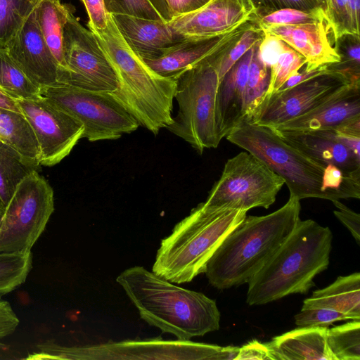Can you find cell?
Here are the masks:
<instances>
[{
	"instance_id": "10",
	"label": "cell",
	"mask_w": 360,
	"mask_h": 360,
	"mask_svg": "<svg viewBox=\"0 0 360 360\" xmlns=\"http://www.w3.org/2000/svg\"><path fill=\"white\" fill-rule=\"evenodd\" d=\"M54 211L53 191L34 170L17 186L0 217V252L31 250Z\"/></svg>"
},
{
	"instance_id": "25",
	"label": "cell",
	"mask_w": 360,
	"mask_h": 360,
	"mask_svg": "<svg viewBox=\"0 0 360 360\" xmlns=\"http://www.w3.org/2000/svg\"><path fill=\"white\" fill-rule=\"evenodd\" d=\"M0 141L39 167L40 153L34 133L22 113L0 108Z\"/></svg>"
},
{
	"instance_id": "44",
	"label": "cell",
	"mask_w": 360,
	"mask_h": 360,
	"mask_svg": "<svg viewBox=\"0 0 360 360\" xmlns=\"http://www.w3.org/2000/svg\"><path fill=\"white\" fill-rule=\"evenodd\" d=\"M172 18L193 12L211 0H166Z\"/></svg>"
},
{
	"instance_id": "43",
	"label": "cell",
	"mask_w": 360,
	"mask_h": 360,
	"mask_svg": "<svg viewBox=\"0 0 360 360\" xmlns=\"http://www.w3.org/2000/svg\"><path fill=\"white\" fill-rule=\"evenodd\" d=\"M257 359L274 360L267 344L252 340L239 348L235 360Z\"/></svg>"
},
{
	"instance_id": "39",
	"label": "cell",
	"mask_w": 360,
	"mask_h": 360,
	"mask_svg": "<svg viewBox=\"0 0 360 360\" xmlns=\"http://www.w3.org/2000/svg\"><path fill=\"white\" fill-rule=\"evenodd\" d=\"M88 17V26L90 30H103L107 27L109 13L107 11L104 0H82Z\"/></svg>"
},
{
	"instance_id": "20",
	"label": "cell",
	"mask_w": 360,
	"mask_h": 360,
	"mask_svg": "<svg viewBox=\"0 0 360 360\" xmlns=\"http://www.w3.org/2000/svg\"><path fill=\"white\" fill-rule=\"evenodd\" d=\"M111 16L125 41L141 58L158 56L184 38L164 20L124 14Z\"/></svg>"
},
{
	"instance_id": "21",
	"label": "cell",
	"mask_w": 360,
	"mask_h": 360,
	"mask_svg": "<svg viewBox=\"0 0 360 360\" xmlns=\"http://www.w3.org/2000/svg\"><path fill=\"white\" fill-rule=\"evenodd\" d=\"M208 37H185L165 49L158 56L141 58L158 75L174 79L178 75L214 51L233 33Z\"/></svg>"
},
{
	"instance_id": "47",
	"label": "cell",
	"mask_w": 360,
	"mask_h": 360,
	"mask_svg": "<svg viewBox=\"0 0 360 360\" xmlns=\"http://www.w3.org/2000/svg\"><path fill=\"white\" fill-rule=\"evenodd\" d=\"M316 1L326 15V13L327 11V7H328V0H316Z\"/></svg>"
},
{
	"instance_id": "2",
	"label": "cell",
	"mask_w": 360,
	"mask_h": 360,
	"mask_svg": "<svg viewBox=\"0 0 360 360\" xmlns=\"http://www.w3.org/2000/svg\"><path fill=\"white\" fill-rule=\"evenodd\" d=\"M300 201L290 196L271 214L246 215L209 259L205 274L210 284L223 290L248 283L296 227L300 220Z\"/></svg>"
},
{
	"instance_id": "42",
	"label": "cell",
	"mask_w": 360,
	"mask_h": 360,
	"mask_svg": "<svg viewBox=\"0 0 360 360\" xmlns=\"http://www.w3.org/2000/svg\"><path fill=\"white\" fill-rule=\"evenodd\" d=\"M19 323L20 320L10 303L0 298V340L13 334Z\"/></svg>"
},
{
	"instance_id": "8",
	"label": "cell",
	"mask_w": 360,
	"mask_h": 360,
	"mask_svg": "<svg viewBox=\"0 0 360 360\" xmlns=\"http://www.w3.org/2000/svg\"><path fill=\"white\" fill-rule=\"evenodd\" d=\"M37 347L38 359H224L222 347L181 340H124L83 347L49 341Z\"/></svg>"
},
{
	"instance_id": "37",
	"label": "cell",
	"mask_w": 360,
	"mask_h": 360,
	"mask_svg": "<svg viewBox=\"0 0 360 360\" xmlns=\"http://www.w3.org/2000/svg\"><path fill=\"white\" fill-rule=\"evenodd\" d=\"M104 3L107 11L111 14L164 20L150 0H104Z\"/></svg>"
},
{
	"instance_id": "13",
	"label": "cell",
	"mask_w": 360,
	"mask_h": 360,
	"mask_svg": "<svg viewBox=\"0 0 360 360\" xmlns=\"http://www.w3.org/2000/svg\"><path fill=\"white\" fill-rule=\"evenodd\" d=\"M18 101L36 136L40 165L59 163L82 138L83 125L41 95Z\"/></svg>"
},
{
	"instance_id": "7",
	"label": "cell",
	"mask_w": 360,
	"mask_h": 360,
	"mask_svg": "<svg viewBox=\"0 0 360 360\" xmlns=\"http://www.w3.org/2000/svg\"><path fill=\"white\" fill-rule=\"evenodd\" d=\"M174 98L179 110L167 127L199 153L217 148L216 99L219 84L217 70L209 55L175 78Z\"/></svg>"
},
{
	"instance_id": "15",
	"label": "cell",
	"mask_w": 360,
	"mask_h": 360,
	"mask_svg": "<svg viewBox=\"0 0 360 360\" xmlns=\"http://www.w3.org/2000/svg\"><path fill=\"white\" fill-rule=\"evenodd\" d=\"M4 48L35 85L43 88L58 84L60 67L40 32L35 9Z\"/></svg>"
},
{
	"instance_id": "11",
	"label": "cell",
	"mask_w": 360,
	"mask_h": 360,
	"mask_svg": "<svg viewBox=\"0 0 360 360\" xmlns=\"http://www.w3.org/2000/svg\"><path fill=\"white\" fill-rule=\"evenodd\" d=\"M284 184V180L261 160L248 151L240 152L226 161L203 202L247 211L254 207L268 209Z\"/></svg>"
},
{
	"instance_id": "38",
	"label": "cell",
	"mask_w": 360,
	"mask_h": 360,
	"mask_svg": "<svg viewBox=\"0 0 360 360\" xmlns=\"http://www.w3.org/2000/svg\"><path fill=\"white\" fill-rule=\"evenodd\" d=\"M294 318L295 323L299 328H328L337 321L353 320L350 316L346 314L326 308L302 309Z\"/></svg>"
},
{
	"instance_id": "41",
	"label": "cell",
	"mask_w": 360,
	"mask_h": 360,
	"mask_svg": "<svg viewBox=\"0 0 360 360\" xmlns=\"http://www.w3.org/2000/svg\"><path fill=\"white\" fill-rule=\"evenodd\" d=\"M337 207L333 213L335 217L347 228L356 242L360 244V214L354 212L339 200L332 201Z\"/></svg>"
},
{
	"instance_id": "29",
	"label": "cell",
	"mask_w": 360,
	"mask_h": 360,
	"mask_svg": "<svg viewBox=\"0 0 360 360\" xmlns=\"http://www.w3.org/2000/svg\"><path fill=\"white\" fill-rule=\"evenodd\" d=\"M32 267L31 250L0 252V297L24 283Z\"/></svg>"
},
{
	"instance_id": "35",
	"label": "cell",
	"mask_w": 360,
	"mask_h": 360,
	"mask_svg": "<svg viewBox=\"0 0 360 360\" xmlns=\"http://www.w3.org/2000/svg\"><path fill=\"white\" fill-rule=\"evenodd\" d=\"M334 46L340 60L328 65L332 71L341 72L352 82H360V36L347 33L337 38Z\"/></svg>"
},
{
	"instance_id": "40",
	"label": "cell",
	"mask_w": 360,
	"mask_h": 360,
	"mask_svg": "<svg viewBox=\"0 0 360 360\" xmlns=\"http://www.w3.org/2000/svg\"><path fill=\"white\" fill-rule=\"evenodd\" d=\"M255 9L262 11L292 8L313 10L321 8L316 0H251Z\"/></svg>"
},
{
	"instance_id": "24",
	"label": "cell",
	"mask_w": 360,
	"mask_h": 360,
	"mask_svg": "<svg viewBox=\"0 0 360 360\" xmlns=\"http://www.w3.org/2000/svg\"><path fill=\"white\" fill-rule=\"evenodd\" d=\"M326 308L360 319V274L341 276L330 285L314 291L302 309Z\"/></svg>"
},
{
	"instance_id": "14",
	"label": "cell",
	"mask_w": 360,
	"mask_h": 360,
	"mask_svg": "<svg viewBox=\"0 0 360 360\" xmlns=\"http://www.w3.org/2000/svg\"><path fill=\"white\" fill-rule=\"evenodd\" d=\"M350 82H354L331 70L264 97L252 115L245 117L257 125L274 128L311 110Z\"/></svg>"
},
{
	"instance_id": "1",
	"label": "cell",
	"mask_w": 360,
	"mask_h": 360,
	"mask_svg": "<svg viewBox=\"0 0 360 360\" xmlns=\"http://www.w3.org/2000/svg\"><path fill=\"white\" fill-rule=\"evenodd\" d=\"M116 281L143 321L178 340H190L219 329L216 302L202 292L175 285L141 266L125 269Z\"/></svg>"
},
{
	"instance_id": "27",
	"label": "cell",
	"mask_w": 360,
	"mask_h": 360,
	"mask_svg": "<svg viewBox=\"0 0 360 360\" xmlns=\"http://www.w3.org/2000/svg\"><path fill=\"white\" fill-rule=\"evenodd\" d=\"M39 168L0 141V200L6 205L19 183Z\"/></svg>"
},
{
	"instance_id": "30",
	"label": "cell",
	"mask_w": 360,
	"mask_h": 360,
	"mask_svg": "<svg viewBox=\"0 0 360 360\" xmlns=\"http://www.w3.org/2000/svg\"><path fill=\"white\" fill-rule=\"evenodd\" d=\"M250 19L262 30L271 26L298 25L327 20L321 8L313 10H300L292 8L271 11L255 9Z\"/></svg>"
},
{
	"instance_id": "18",
	"label": "cell",
	"mask_w": 360,
	"mask_h": 360,
	"mask_svg": "<svg viewBox=\"0 0 360 360\" xmlns=\"http://www.w3.org/2000/svg\"><path fill=\"white\" fill-rule=\"evenodd\" d=\"M360 116V82H350L306 113L274 128L275 131L304 132L335 127Z\"/></svg>"
},
{
	"instance_id": "22",
	"label": "cell",
	"mask_w": 360,
	"mask_h": 360,
	"mask_svg": "<svg viewBox=\"0 0 360 360\" xmlns=\"http://www.w3.org/2000/svg\"><path fill=\"white\" fill-rule=\"evenodd\" d=\"M328 328L303 327L266 343L274 360H337L327 342Z\"/></svg>"
},
{
	"instance_id": "32",
	"label": "cell",
	"mask_w": 360,
	"mask_h": 360,
	"mask_svg": "<svg viewBox=\"0 0 360 360\" xmlns=\"http://www.w3.org/2000/svg\"><path fill=\"white\" fill-rule=\"evenodd\" d=\"M327 342L337 360H360V319L328 329Z\"/></svg>"
},
{
	"instance_id": "36",
	"label": "cell",
	"mask_w": 360,
	"mask_h": 360,
	"mask_svg": "<svg viewBox=\"0 0 360 360\" xmlns=\"http://www.w3.org/2000/svg\"><path fill=\"white\" fill-rule=\"evenodd\" d=\"M306 64L304 58L287 44L270 67L271 75L268 89L264 97L277 91L281 86Z\"/></svg>"
},
{
	"instance_id": "5",
	"label": "cell",
	"mask_w": 360,
	"mask_h": 360,
	"mask_svg": "<svg viewBox=\"0 0 360 360\" xmlns=\"http://www.w3.org/2000/svg\"><path fill=\"white\" fill-rule=\"evenodd\" d=\"M247 212L227 205L200 203L162 240L152 271L172 283L191 282L205 273L210 257Z\"/></svg>"
},
{
	"instance_id": "4",
	"label": "cell",
	"mask_w": 360,
	"mask_h": 360,
	"mask_svg": "<svg viewBox=\"0 0 360 360\" xmlns=\"http://www.w3.org/2000/svg\"><path fill=\"white\" fill-rule=\"evenodd\" d=\"M112 65L118 88L111 94L137 120L154 134L172 122L174 79L150 68L125 41L111 14L103 30H91Z\"/></svg>"
},
{
	"instance_id": "9",
	"label": "cell",
	"mask_w": 360,
	"mask_h": 360,
	"mask_svg": "<svg viewBox=\"0 0 360 360\" xmlns=\"http://www.w3.org/2000/svg\"><path fill=\"white\" fill-rule=\"evenodd\" d=\"M41 95L77 120L89 141L117 139L140 126L110 92L57 84L41 88Z\"/></svg>"
},
{
	"instance_id": "48",
	"label": "cell",
	"mask_w": 360,
	"mask_h": 360,
	"mask_svg": "<svg viewBox=\"0 0 360 360\" xmlns=\"http://www.w3.org/2000/svg\"><path fill=\"white\" fill-rule=\"evenodd\" d=\"M150 1L155 6L162 4L164 0H150Z\"/></svg>"
},
{
	"instance_id": "19",
	"label": "cell",
	"mask_w": 360,
	"mask_h": 360,
	"mask_svg": "<svg viewBox=\"0 0 360 360\" xmlns=\"http://www.w3.org/2000/svg\"><path fill=\"white\" fill-rule=\"evenodd\" d=\"M255 46L231 68L219 82L216 99V127L220 141L245 115L246 83Z\"/></svg>"
},
{
	"instance_id": "31",
	"label": "cell",
	"mask_w": 360,
	"mask_h": 360,
	"mask_svg": "<svg viewBox=\"0 0 360 360\" xmlns=\"http://www.w3.org/2000/svg\"><path fill=\"white\" fill-rule=\"evenodd\" d=\"M262 41L255 44L250 65L245 91L246 118H249L259 105L269 84L271 68L263 62L259 54Z\"/></svg>"
},
{
	"instance_id": "46",
	"label": "cell",
	"mask_w": 360,
	"mask_h": 360,
	"mask_svg": "<svg viewBox=\"0 0 360 360\" xmlns=\"http://www.w3.org/2000/svg\"><path fill=\"white\" fill-rule=\"evenodd\" d=\"M0 108L20 112L21 110L18 99L0 86Z\"/></svg>"
},
{
	"instance_id": "16",
	"label": "cell",
	"mask_w": 360,
	"mask_h": 360,
	"mask_svg": "<svg viewBox=\"0 0 360 360\" xmlns=\"http://www.w3.org/2000/svg\"><path fill=\"white\" fill-rule=\"evenodd\" d=\"M255 9L251 0H211L193 12L172 18L168 24L184 38L213 37L246 21Z\"/></svg>"
},
{
	"instance_id": "26",
	"label": "cell",
	"mask_w": 360,
	"mask_h": 360,
	"mask_svg": "<svg viewBox=\"0 0 360 360\" xmlns=\"http://www.w3.org/2000/svg\"><path fill=\"white\" fill-rule=\"evenodd\" d=\"M70 11L59 0H41L35 8L39 28L59 70L68 69L63 53V30Z\"/></svg>"
},
{
	"instance_id": "12",
	"label": "cell",
	"mask_w": 360,
	"mask_h": 360,
	"mask_svg": "<svg viewBox=\"0 0 360 360\" xmlns=\"http://www.w3.org/2000/svg\"><path fill=\"white\" fill-rule=\"evenodd\" d=\"M67 70H60L58 84L87 90L110 92L118 88L116 73L90 30L69 13L63 30Z\"/></svg>"
},
{
	"instance_id": "33",
	"label": "cell",
	"mask_w": 360,
	"mask_h": 360,
	"mask_svg": "<svg viewBox=\"0 0 360 360\" xmlns=\"http://www.w3.org/2000/svg\"><path fill=\"white\" fill-rule=\"evenodd\" d=\"M41 0H0V47L4 48Z\"/></svg>"
},
{
	"instance_id": "49",
	"label": "cell",
	"mask_w": 360,
	"mask_h": 360,
	"mask_svg": "<svg viewBox=\"0 0 360 360\" xmlns=\"http://www.w3.org/2000/svg\"><path fill=\"white\" fill-rule=\"evenodd\" d=\"M4 209H5V206L4 205L2 202L0 200V217H1V215L3 214V213L4 212Z\"/></svg>"
},
{
	"instance_id": "6",
	"label": "cell",
	"mask_w": 360,
	"mask_h": 360,
	"mask_svg": "<svg viewBox=\"0 0 360 360\" xmlns=\"http://www.w3.org/2000/svg\"><path fill=\"white\" fill-rule=\"evenodd\" d=\"M231 143L261 160L281 176L290 196L329 200L321 191L325 165L283 141L271 128L257 125L245 117L226 136Z\"/></svg>"
},
{
	"instance_id": "17",
	"label": "cell",
	"mask_w": 360,
	"mask_h": 360,
	"mask_svg": "<svg viewBox=\"0 0 360 360\" xmlns=\"http://www.w3.org/2000/svg\"><path fill=\"white\" fill-rule=\"evenodd\" d=\"M263 31L281 39L302 56L306 61L304 68L307 70L338 63L340 60L332 41L331 37H333V35L327 20L271 26Z\"/></svg>"
},
{
	"instance_id": "28",
	"label": "cell",
	"mask_w": 360,
	"mask_h": 360,
	"mask_svg": "<svg viewBox=\"0 0 360 360\" xmlns=\"http://www.w3.org/2000/svg\"><path fill=\"white\" fill-rule=\"evenodd\" d=\"M0 86L17 99L41 96V88L27 77L3 47H0Z\"/></svg>"
},
{
	"instance_id": "45",
	"label": "cell",
	"mask_w": 360,
	"mask_h": 360,
	"mask_svg": "<svg viewBox=\"0 0 360 360\" xmlns=\"http://www.w3.org/2000/svg\"><path fill=\"white\" fill-rule=\"evenodd\" d=\"M331 71L328 65H322L314 70H307L305 68L301 72L298 71L297 73L291 76L278 91H284L289 88L294 86L302 82L315 77L322 74L327 73Z\"/></svg>"
},
{
	"instance_id": "23",
	"label": "cell",
	"mask_w": 360,
	"mask_h": 360,
	"mask_svg": "<svg viewBox=\"0 0 360 360\" xmlns=\"http://www.w3.org/2000/svg\"><path fill=\"white\" fill-rule=\"evenodd\" d=\"M273 131L283 141L325 166L333 165L346 173L360 170V158L344 145L314 131Z\"/></svg>"
},
{
	"instance_id": "34",
	"label": "cell",
	"mask_w": 360,
	"mask_h": 360,
	"mask_svg": "<svg viewBox=\"0 0 360 360\" xmlns=\"http://www.w3.org/2000/svg\"><path fill=\"white\" fill-rule=\"evenodd\" d=\"M359 11L360 0H328L326 16L334 41L344 34L359 32Z\"/></svg>"
},
{
	"instance_id": "3",
	"label": "cell",
	"mask_w": 360,
	"mask_h": 360,
	"mask_svg": "<svg viewBox=\"0 0 360 360\" xmlns=\"http://www.w3.org/2000/svg\"><path fill=\"white\" fill-rule=\"evenodd\" d=\"M333 233L312 219L300 220L269 260L248 282L246 302L262 305L291 294H307L329 265Z\"/></svg>"
}]
</instances>
